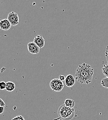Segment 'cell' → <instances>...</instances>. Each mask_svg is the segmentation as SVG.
Segmentation results:
<instances>
[{"label": "cell", "mask_w": 108, "mask_h": 120, "mask_svg": "<svg viewBox=\"0 0 108 120\" xmlns=\"http://www.w3.org/2000/svg\"><path fill=\"white\" fill-rule=\"evenodd\" d=\"M93 75V69L87 63H83L78 66L75 78L77 81L81 84L88 85L92 82Z\"/></svg>", "instance_id": "1"}, {"label": "cell", "mask_w": 108, "mask_h": 120, "mask_svg": "<svg viewBox=\"0 0 108 120\" xmlns=\"http://www.w3.org/2000/svg\"><path fill=\"white\" fill-rule=\"evenodd\" d=\"M74 109L67 107L64 104L61 105L58 109L59 117L63 120H71L74 117Z\"/></svg>", "instance_id": "2"}, {"label": "cell", "mask_w": 108, "mask_h": 120, "mask_svg": "<svg viewBox=\"0 0 108 120\" xmlns=\"http://www.w3.org/2000/svg\"><path fill=\"white\" fill-rule=\"evenodd\" d=\"M50 86L53 91L60 92L64 87V85L59 79H54L51 81Z\"/></svg>", "instance_id": "3"}, {"label": "cell", "mask_w": 108, "mask_h": 120, "mask_svg": "<svg viewBox=\"0 0 108 120\" xmlns=\"http://www.w3.org/2000/svg\"><path fill=\"white\" fill-rule=\"evenodd\" d=\"M7 19L13 26H16L19 23V19L17 13L13 11L10 12L7 16Z\"/></svg>", "instance_id": "4"}, {"label": "cell", "mask_w": 108, "mask_h": 120, "mask_svg": "<svg viewBox=\"0 0 108 120\" xmlns=\"http://www.w3.org/2000/svg\"><path fill=\"white\" fill-rule=\"evenodd\" d=\"M27 48L29 52L32 54H38L40 52V48L34 42L28 43Z\"/></svg>", "instance_id": "5"}, {"label": "cell", "mask_w": 108, "mask_h": 120, "mask_svg": "<svg viewBox=\"0 0 108 120\" xmlns=\"http://www.w3.org/2000/svg\"><path fill=\"white\" fill-rule=\"evenodd\" d=\"M12 26L11 23L7 19H3L0 21V28L1 30H9Z\"/></svg>", "instance_id": "6"}, {"label": "cell", "mask_w": 108, "mask_h": 120, "mask_svg": "<svg viewBox=\"0 0 108 120\" xmlns=\"http://www.w3.org/2000/svg\"><path fill=\"white\" fill-rule=\"evenodd\" d=\"M33 42H35L40 49L42 48L45 44V39L42 35H38L36 36Z\"/></svg>", "instance_id": "7"}, {"label": "cell", "mask_w": 108, "mask_h": 120, "mask_svg": "<svg viewBox=\"0 0 108 120\" xmlns=\"http://www.w3.org/2000/svg\"><path fill=\"white\" fill-rule=\"evenodd\" d=\"M65 84L67 87H71L74 86L75 83V78L73 76L71 75H69L65 77Z\"/></svg>", "instance_id": "8"}, {"label": "cell", "mask_w": 108, "mask_h": 120, "mask_svg": "<svg viewBox=\"0 0 108 120\" xmlns=\"http://www.w3.org/2000/svg\"><path fill=\"white\" fill-rule=\"evenodd\" d=\"M16 86L15 84L11 81H8L7 82V86L6 90L8 91H13V90H15Z\"/></svg>", "instance_id": "9"}, {"label": "cell", "mask_w": 108, "mask_h": 120, "mask_svg": "<svg viewBox=\"0 0 108 120\" xmlns=\"http://www.w3.org/2000/svg\"><path fill=\"white\" fill-rule=\"evenodd\" d=\"M64 105L67 107L73 108L75 106V102L72 99H67L64 101Z\"/></svg>", "instance_id": "10"}, {"label": "cell", "mask_w": 108, "mask_h": 120, "mask_svg": "<svg viewBox=\"0 0 108 120\" xmlns=\"http://www.w3.org/2000/svg\"><path fill=\"white\" fill-rule=\"evenodd\" d=\"M101 85L105 88L108 89V78H103L101 81Z\"/></svg>", "instance_id": "11"}, {"label": "cell", "mask_w": 108, "mask_h": 120, "mask_svg": "<svg viewBox=\"0 0 108 120\" xmlns=\"http://www.w3.org/2000/svg\"><path fill=\"white\" fill-rule=\"evenodd\" d=\"M102 72L103 74L108 78V63L104 65L102 68Z\"/></svg>", "instance_id": "12"}, {"label": "cell", "mask_w": 108, "mask_h": 120, "mask_svg": "<svg viewBox=\"0 0 108 120\" xmlns=\"http://www.w3.org/2000/svg\"><path fill=\"white\" fill-rule=\"evenodd\" d=\"M7 86V83L5 81H2L0 82V89L1 90H4L6 89Z\"/></svg>", "instance_id": "13"}, {"label": "cell", "mask_w": 108, "mask_h": 120, "mask_svg": "<svg viewBox=\"0 0 108 120\" xmlns=\"http://www.w3.org/2000/svg\"><path fill=\"white\" fill-rule=\"evenodd\" d=\"M12 120H25V119L22 116H16Z\"/></svg>", "instance_id": "14"}, {"label": "cell", "mask_w": 108, "mask_h": 120, "mask_svg": "<svg viewBox=\"0 0 108 120\" xmlns=\"http://www.w3.org/2000/svg\"><path fill=\"white\" fill-rule=\"evenodd\" d=\"M6 105L5 103L4 102V101H3V100L2 99H0V106L1 107H5Z\"/></svg>", "instance_id": "15"}, {"label": "cell", "mask_w": 108, "mask_h": 120, "mask_svg": "<svg viewBox=\"0 0 108 120\" xmlns=\"http://www.w3.org/2000/svg\"><path fill=\"white\" fill-rule=\"evenodd\" d=\"M105 57L106 58L107 61L108 63V49H106V51H105Z\"/></svg>", "instance_id": "16"}, {"label": "cell", "mask_w": 108, "mask_h": 120, "mask_svg": "<svg viewBox=\"0 0 108 120\" xmlns=\"http://www.w3.org/2000/svg\"><path fill=\"white\" fill-rule=\"evenodd\" d=\"M59 79L61 80V81H63V80H65V77L63 76V75H59Z\"/></svg>", "instance_id": "17"}, {"label": "cell", "mask_w": 108, "mask_h": 120, "mask_svg": "<svg viewBox=\"0 0 108 120\" xmlns=\"http://www.w3.org/2000/svg\"><path fill=\"white\" fill-rule=\"evenodd\" d=\"M4 111V107L0 106V113L2 114Z\"/></svg>", "instance_id": "18"}, {"label": "cell", "mask_w": 108, "mask_h": 120, "mask_svg": "<svg viewBox=\"0 0 108 120\" xmlns=\"http://www.w3.org/2000/svg\"><path fill=\"white\" fill-rule=\"evenodd\" d=\"M106 49H108V45H107V46L106 47Z\"/></svg>", "instance_id": "19"}, {"label": "cell", "mask_w": 108, "mask_h": 120, "mask_svg": "<svg viewBox=\"0 0 108 120\" xmlns=\"http://www.w3.org/2000/svg\"><path fill=\"white\" fill-rule=\"evenodd\" d=\"M60 118V117H59ZM59 120H63V119H61L60 118V119H59Z\"/></svg>", "instance_id": "20"}]
</instances>
